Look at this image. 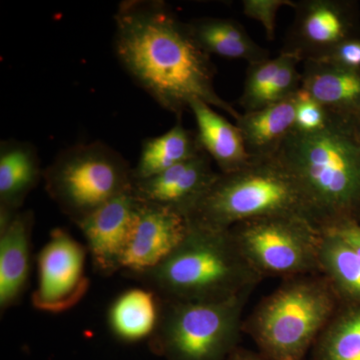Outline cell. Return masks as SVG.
Here are the masks:
<instances>
[{
    "mask_svg": "<svg viewBox=\"0 0 360 360\" xmlns=\"http://www.w3.org/2000/svg\"><path fill=\"white\" fill-rule=\"evenodd\" d=\"M115 52L135 84L179 120L195 101L241 113L217 94L215 66L188 23L160 0H124L115 15Z\"/></svg>",
    "mask_w": 360,
    "mask_h": 360,
    "instance_id": "1",
    "label": "cell"
},
{
    "mask_svg": "<svg viewBox=\"0 0 360 360\" xmlns=\"http://www.w3.org/2000/svg\"><path fill=\"white\" fill-rule=\"evenodd\" d=\"M321 231L360 219V141L355 124L330 115L319 131H292L276 155Z\"/></svg>",
    "mask_w": 360,
    "mask_h": 360,
    "instance_id": "2",
    "label": "cell"
},
{
    "mask_svg": "<svg viewBox=\"0 0 360 360\" xmlns=\"http://www.w3.org/2000/svg\"><path fill=\"white\" fill-rule=\"evenodd\" d=\"M257 276L231 231L189 224L181 245L162 264L134 278L165 302H200L248 292Z\"/></svg>",
    "mask_w": 360,
    "mask_h": 360,
    "instance_id": "3",
    "label": "cell"
},
{
    "mask_svg": "<svg viewBox=\"0 0 360 360\" xmlns=\"http://www.w3.org/2000/svg\"><path fill=\"white\" fill-rule=\"evenodd\" d=\"M276 215H302L309 219L295 180L274 158L251 160L229 174L219 172L186 217L191 224L229 231L241 222Z\"/></svg>",
    "mask_w": 360,
    "mask_h": 360,
    "instance_id": "4",
    "label": "cell"
},
{
    "mask_svg": "<svg viewBox=\"0 0 360 360\" xmlns=\"http://www.w3.org/2000/svg\"><path fill=\"white\" fill-rule=\"evenodd\" d=\"M134 168L103 141L61 151L44 172L46 193L75 224L134 187Z\"/></svg>",
    "mask_w": 360,
    "mask_h": 360,
    "instance_id": "5",
    "label": "cell"
},
{
    "mask_svg": "<svg viewBox=\"0 0 360 360\" xmlns=\"http://www.w3.org/2000/svg\"><path fill=\"white\" fill-rule=\"evenodd\" d=\"M245 293L214 302L161 300L151 350L167 360L224 359L238 335Z\"/></svg>",
    "mask_w": 360,
    "mask_h": 360,
    "instance_id": "6",
    "label": "cell"
},
{
    "mask_svg": "<svg viewBox=\"0 0 360 360\" xmlns=\"http://www.w3.org/2000/svg\"><path fill=\"white\" fill-rule=\"evenodd\" d=\"M333 307V298L321 284H288L258 312L257 340L274 360H300L328 321Z\"/></svg>",
    "mask_w": 360,
    "mask_h": 360,
    "instance_id": "7",
    "label": "cell"
},
{
    "mask_svg": "<svg viewBox=\"0 0 360 360\" xmlns=\"http://www.w3.org/2000/svg\"><path fill=\"white\" fill-rule=\"evenodd\" d=\"M229 231L258 272L302 274L319 264L321 231L302 215L248 220Z\"/></svg>",
    "mask_w": 360,
    "mask_h": 360,
    "instance_id": "8",
    "label": "cell"
},
{
    "mask_svg": "<svg viewBox=\"0 0 360 360\" xmlns=\"http://www.w3.org/2000/svg\"><path fill=\"white\" fill-rule=\"evenodd\" d=\"M87 248L63 229H53L37 258L39 281L32 305L49 314L75 307L89 288L85 274Z\"/></svg>",
    "mask_w": 360,
    "mask_h": 360,
    "instance_id": "9",
    "label": "cell"
},
{
    "mask_svg": "<svg viewBox=\"0 0 360 360\" xmlns=\"http://www.w3.org/2000/svg\"><path fill=\"white\" fill-rule=\"evenodd\" d=\"M295 18L281 51L307 60H321L352 37H359L356 6L345 0H302L295 2Z\"/></svg>",
    "mask_w": 360,
    "mask_h": 360,
    "instance_id": "10",
    "label": "cell"
},
{
    "mask_svg": "<svg viewBox=\"0 0 360 360\" xmlns=\"http://www.w3.org/2000/svg\"><path fill=\"white\" fill-rule=\"evenodd\" d=\"M188 231L189 222L184 213L141 200L131 239L123 257L122 271L134 278L155 269L181 245Z\"/></svg>",
    "mask_w": 360,
    "mask_h": 360,
    "instance_id": "11",
    "label": "cell"
},
{
    "mask_svg": "<svg viewBox=\"0 0 360 360\" xmlns=\"http://www.w3.org/2000/svg\"><path fill=\"white\" fill-rule=\"evenodd\" d=\"M139 206L141 200L132 187L77 224L84 234L87 251L99 274L108 276L122 270Z\"/></svg>",
    "mask_w": 360,
    "mask_h": 360,
    "instance_id": "12",
    "label": "cell"
},
{
    "mask_svg": "<svg viewBox=\"0 0 360 360\" xmlns=\"http://www.w3.org/2000/svg\"><path fill=\"white\" fill-rule=\"evenodd\" d=\"M210 160L202 151L155 176L134 181V193L142 201L168 206L186 215L219 175Z\"/></svg>",
    "mask_w": 360,
    "mask_h": 360,
    "instance_id": "13",
    "label": "cell"
},
{
    "mask_svg": "<svg viewBox=\"0 0 360 360\" xmlns=\"http://www.w3.org/2000/svg\"><path fill=\"white\" fill-rule=\"evenodd\" d=\"M302 89L329 115L356 124L360 120V70L340 68L326 60L303 63Z\"/></svg>",
    "mask_w": 360,
    "mask_h": 360,
    "instance_id": "14",
    "label": "cell"
},
{
    "mask_svg": "<svg viewBox=\"0 0 360 360\" xmlns=\"http://www.w3.org/2000/svg\"><path fill=\"white\" fill-rule=\"evenodd\" d=\"M44 177L37 148L27 141L0 144V231L20 212L32 189Z\"/></svg>",
    "mask_w": 360,
    "mask_h": 360,
    "instance_id": "15",
    "label": "cell"
},
{
    "mask_svg": "<svg viewBox=\"0 0 360 360\" xmlns=\"http://www.w3.org/2000/svg\"><path fill=\"white\" fill-rule=\"evenodd\" d=\"M34 217L20 212L0 231V309L6 311L20 302L32 270V234Z\"/></svg>",
    "mask_w": 360,
    "mask_h": 360,
    "instance_id": "16",
    "label": "cell"
},
{
    "mask_svg": "<svg viewBox=\"0 0 360 360\" xmlns=\"http://www.w3.org/2000/svg\"><path fill=\"white\" fill-rule=\"evenodd\" d=\"M195 120L196 135L203 151L215 161L221 174L240 169L251 160L243 134L212 106L195 101L189 106Z\"/></svg>",
    "mask_w": 360,
    "mask_h": 360,
    "instance_id": "17",
    "label": "cell"
},
{
    "mask_svg": "<svg viewBox=\"0 0 360 360\" xmlns=\"http://www.w3.org/2000/svg\"><path fill=\"white\" fill-rule=\"evenodd\" d=\"M295 96L262 110L241 113L240 129L251 160L276 158L286 137L295 129Z\"/></svg>",
    "mask_w": 360,
    "mask_h": 360,
    "instance_id": "18",
    "label": "cell"
},
{
    "mask_svg": "<svg viewBox=\"0 0 360 360\" xmlns=\"http://www.w3.org/2000/svg\"><path fill=\"white\" fill-rule=\"evenodd\" d=\"M187 23L195 41L210 56L241 59L248 65L270 58V52L251 39L238 20L201 18Z\"/></svg>",
    "mask_w": 360,
    "mask_h": 360,
    "instance_id": "19",
    "label": "cell"
},
{
    "mask_svg": "<svg viewBox=\"0 0 360 360\" xmlns=\"http://www.w3.org/2000/svg\"><path fill=\"white\" fill-rule=\"evenodd\" d=\"M161 300L149 288H131L118 296L108 312L116 338L127 342L150 338L160 323Z\"/></svg>",
    "mask_w": 360,
    "mask_h": 360,
    "instance_id": "20",
    "label": "cell"
},
{
    "mask_svg": "<svg viewBox=\"0 0 360 360\" xmlns=\"http://www.w3.org/2000/svg\"><path fill=\"white\" fill-rule=\"evenodd\" d=\"M202 151L196 132L186 129L179 120L165 134L143 141L139 162L132 170L134 180L150 179Z\"/></svg>",
    "mask_w": 360,
    "mask_h": 360,
    "instance_id": "21",
    "label": "cell"
},
{
    "mask_svg": "<svg viewBox=\"0 0 360 360\" xmlns=\"http://www.w3.org/2000/svg\"><path fill=\"white\" fill-rule=\"evenodd\" d=\"M319 262L342 292L360 300L359 257L330 229L321 231Z\"/></svg>",
    "mask_w": 360,
    "mask_h": 360,
    "instance_id": "22",
    "label": "cell"
},
{
    "mask_svg": "<svg viewBox=\"0 0 360 360\" xmlns=\"http://www.w3.org/2000/svg\"><path fill=\"white\" fill-rule=\"evenodd\" d=\"M283 61L281 53L274 58L250 63L245 73L243 94L238 104L245 112L262 110L265 105V98L274 84Z\"/></svg>",
    "mask_w": 360,
    "mask_h": 360,
    "instance_id": "23",
    "label": "cell"
},
{
    "mask_svg": "<svg viewBox=\"0 0 360 360\" xmlns=\"http://www.w3.org/2000/svg\"><path fill=\"white\" fill-rule=\"evenodd\" d=\"M323 354L326 360L360 359V311L333 326L324 342Z\"/></svg>",
    "mask_w": 360,
    "mask_h": 360,
    "instance_id": "24",
    "label": "cell"
},
{
    "mask_svg": "<svg viewBox=\"0 0 360 360\" xmlns=\"http://www.w3.org/2000/svg\"><path fill=\"white\" fill-rule=\"evenodd\" d=\"M330 115L319 101L302 89L295 96V131L310 134L328 127Z\"/></svg>",
    "mask_w": 360,
    "mask_h": 360,
    "instance_id": "25",
    "label": "cell"
},
{
    "mask_svg": "<svg viewBox=\"0 0 360 360\" xmlns=\"http://www.w3.org/2000/svg\"><path fill=\"white\" fill-rule=\"evenodd\" d=\"M295 8V2L291 0H243V11L245 16L257 20L264 28L267 39L276 37V16L281 7Z\"/></svg>",
    "mask_w": 360,
    "mask_h": 360,
    "instance_id": "26",
    "label": "cell"
},
{
    "mask_svg": "<svg viewBox=\"0 0 360 360\" xmlns=\"http://www.w3.org/2000/svg\"><path fill=\"white\" fill-rule=\"evenodd\" d=\"M321 60L348 70H360V37L340 42Z\"/></svg>",
    "mask_w": 360,
    "mask_h": 360,
    "instance_id": "27",
    "label": "cell"
},
{
    "mask_svg": "<svg viewBox=\"0 0 360 360\" xmlns=\"http://www.w3.org/2000/svg\"><path fill=\"white\" fill-rule=\"evenodd\" d=\"M338 234L356 253L360 259V225L357 221H343L328 229Z\"/></svg>",
    "mask_w": 360,
    "mask_h": 360,
    "instance_id": "28",
    "label": "cell"
},
{
    "mask_svg": "<svg viewBox=\"0 0 360 360\" xmlns=\"http://www.w3.org/2000/svg\"><path fill=\"white\" fill-rule=\"evenodd\" d=\"M355 129H356L357 136H359V139L360 141V120L359 122L356 123V124H355Z\"/></svg>",
    "mask_w": 360,
    "mask_h": 360,
    "instance_id": "29",
    "label": "cell"
},
{
    "mask_svg": "<svg viewBox=\"0 0 360 360\" xmlns=\"http://www.w3.org/2000/svg\"><path fill=\"white\" fill-rule=\"evenodd\" d=\"M243 360H245V359H243Z\"/></svg>",
    "mask_w": 360,
    "mask_h": 360,
    "instance_id": "30",
    "label": "cell"
},
{
    "mask_svg": "<svg viewBox=\"0 0 360 360\" xmlns=\"http://www.w3.org/2000/svg\"><path fill=\"white\" fill-rule=\"evenodd\" d=\"M359 360H360V359H359Z\"/></svg>",
    "mask_w": 360,
    "mask_h": 360,
    "instance_id": "31",
    "label": "cell"
}]
</instances>
